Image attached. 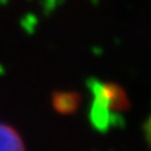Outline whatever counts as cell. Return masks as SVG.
<instances>
[{
	"mask_svg": "<svg viewBox=\"0 0 151 151\" xmlns=\"http://www.w3.org/2000/svg\"><path fill=\"white\" fill-rule=\"evenodd\" d=\"M90 121L98 130H109L121 122L129 109L127 96L121 86L93 80L90 82Z\"/></svg>",
	"mask_w": 151,
	"mask_h": 151,
	"instance_id": "cell-1",
	"label": "cell"
},
{
	"mask_svg": "<svg viewBox=\"0 0 151 151\" xmlns=\"http://www.w3.org/2000/svg\"><path fill=\"white\" fill-rule=\"evenodd\" d=\"M0 151H27L19 133L5 123H0Z\"/></svg>",
	"mask_w": 151,
	"mask_h": 151,
	"instance_id": "cell-2",
	"label": "cell"
},
{
	"mask_svg": "<svg viewBox=\"0 0 151 151\" xmlns=\"http://www.w3.org/2000/svg\"><path fill=\"white\" fill-rule=\"evenodd\" d=\"M78 96L74 93H69V91H65V93H57L53 98V106H55L56 110H58L60 113H65V114H69V113H73L78 106Z\"/></svg>",
	"mask_w": 151,
	"mask_h": 151,
	"instance_id": "cell-3",
	"label": "cell"
},
{
	"mask_svg": "<svg viewBox=\"0 0 151 151\" xmlns=\"http://www.w3.org/2000/svg\"><path fill=\"white\" fill-rule=\"evenodd\" d=\"M146 134H147V138L149 141L151 142V119L147 122V126H146Z\"/></svg>",
	"mask_w": 151,
	"mask_h": 151,
	"instance_id": "cell-4",
	"label": "cell"
}]
</instances>
